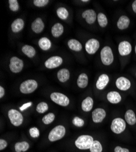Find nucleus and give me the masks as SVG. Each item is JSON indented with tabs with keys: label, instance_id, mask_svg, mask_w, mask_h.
<instances>
[{
	"label": "nucleus",
	"instance_id": "f3484780",
	"mask_svg": "<svg viewBox=\"0 0 136 152\" xmlns=\"http://www.w3.org/2000/svg\"><path fill=\"white\" fill-rule=\"evenodd\" d=\"M45 28V24L40 18H37L31 24V29L35 34L41 33Z\"/></svg>",
	"mask_w": 136,
	"mask_h": 152
},
{
	"label": "nucleus",
	"instance_id": "9d476101",
	"mask_svg": "<svg viewBox=\"0 0 136 152\" xmlns=\"http://www.w3.org/2000/svg\"><path fill=\"white\" fill-rule=\"evenodd\" d=\"M106 111L102 108H97L95 109L92 113V118L94 123H101L106 117Z\"/></svg>",
	"mask_w": 136,
	"mask_h": 152
},
{
	"label": "nucleus",
	"instance_id": "72a5a7b5",
	"mask_svg": "<svg viewBox=\"0 0 136 152\" xmlns=\"http://www.w3.org/2000/svg\"><path fill=\"white\" fill-rule=\"evenodd\" d=\"M9 6L10 10L13 12H17L20 9L17 0H9Z\"/></svg>",
	"mask_w": 136,
	"mask_h": 152
},
{
	"label": "nucleus",
	"instance_id": "37998d69",
	"mask_svg": "<svg viewBox=\"0 0 136 152\" xmlns=\"http://www.w3.org/2000/svg\"><path fill=\"white\" fill-rule=\"evenodd\" d=\"M82 2H84V3H87V2H89V0H82Z\"/></svg>",
	"mask_w": 136,
	"mask_h": 152
},
{
	"label": "nucleus",
	"instance_id": "1a4fd4ad",
	"mask_svg": "<svg viewBox=\"0 0 136 152\" xmlns=\"http://www.w3.org/2000/svg\"><path fill=\"white\" fill-rule=\"evenodd\" d=\"M100 47V43L97 39H90L85 45V49L86 52L89 54L93 55L95 54Z\"/></svg>",
	"mask_w": 136,
	"mask_h": 152
},
{
	"label": "nucleus",
	"instance_id": "423d86ee",
	"mask_svg": "<svg viewBox=\"0 0 136 152\" xmlns=\"http://www.w3.org/2000/svg\"><path fill=\"white\" fill-rule=\"evenodd\" d=\"M7 115L11 124L15 126H20L23 122L22 114L15 109H10L7 113Z\"/></svg>",
	"mask_w": 136,
	"mask_h": 152
},
{
	"label": "nucleus",
	"instance_id": "7c9ffc66",
	"mask_svg": "<svg viewBox=\"0 0 136 152\" xmlns=\"http://www.w3.org/2000/svg\"><path fill=\"white\" fill-rule=\"evenodd\" d=\"M89 150L90 152H103V145L99 141L94 140Z\"/></svg>",
	"mask_w": 136,
	"mask_h": 152
},
{
	"label": "nucleus",
	"instance_id": "f704fd0d",
	"mask_svg": "<svg viewBox=\"0 0 136 152\" xmlns=\"http://www.w3.org/2000/svg\"><path fill=\"white\" fill-rule=\"evenodd\" d=\"M72 123L74 125L77 126V127H82L85 124L84 121L78 116L74 118V119L72 121Z\"/></svg>",
	"mask_w": 136,
	"mask_h": 152
},
{
	"label": "nucleus",
	"instance_id": "473e14b6",
	"mask_svg": "<svg viewBox=\"0 0 136 152\" xmlns=\"http://www.w3.org/2000/svg\"><path fill=\"white\" fill-rule=\"evenodd\" d=\"M49 107L47 103L45 102H41L39 103L36 107V111L39 114H43L48 110Z\"/></svg>",
	"mask_w": 136,
	"mask_h": 152
},
{
	"label": "nucleus",
	"instance_id": "58836bf2",
	"mask_svg": "<svg viewBox=\"0 0 136 152\" xmlns=\"http://www.w3.org/2000/svg\"><path fill=\"white\" fill-rule=\"evenodd\" d=\"M7 146V142L3 139H0V150H3Z\"/></svg>",
	"mask_w": 136,
	"mask_h": 152
},
{
	"label": "nucleus",
	"instance_id": "c9c22d12",
	"mask_svg": "<svg viewBox=\"0 0 136 152\" xmlns=\"http://www.w3.org/2000/svg\"><path fill=\"white\" fill-rule=\"evenodd\" d=\"M49 0H34L33 3L34 6L37 7H43L49 3Z\"/></svg>",
	"mask_w": 136,
	"mask_h": 152
},
{
	"label": "nucleus",
	"instance_id": "5701e85b",
	"mask_svg": "<svg viewBox=\"0 0 136 152\" xmlns=\"http://www.w3.org/2000/svg\"><path fill=\"white\" fill-rule=\"evenodd\" d=\"M64 33V26L63 25L57 23L53 25L51 28V34L55 38H58L60 37Z\"/></svg>",
	"mask_w": 136,
	"mask_h": 152
},
{
	"label": "nucleus",
	"instance_id": "2eb2a0df",
	"mask_svg": "<svg viewBox=\"0 0 136 152\" xmlns=\"http://www.w3.org/2000/svg\"><path fill=\"white\" fill-rule=\"evenodd\" d=\"M110 79L109 75L106 74H102L99 76V77L96 82V88L98 90H103L104 88L107 86Z\"/></svg>",
	"mask_w": 136,
	"mask_h": 152
},
{
	"label": "nucleus",
	"instance_id": "6e6552de",
	"mask_svg": "<svg viewBox=\"0 0 136 152\" xmlns=\"http://www.w3.org/2000/svg\"><path fill=\"white\" fill-rule=\"evenodd\" d=\"M24 67L23 61L17 57H12L10 60L9 69L14 73L20 72Z\"/></svg>",
	"mask_w": 136,
	"mask_h": 152
},
{
	"label": "nucleus",
	"instance_id": "6ab92c4d",
	"mask_svg": "<svg viewBox=\"0 0 136 152\" xmlns=\"http://www.w3.org/2000/svg\"><path fill=\"white\" fill-rule=\"evenodd\" d=\"M24 26V21L21 18H17L12 22L11 24V29L14 33L20 32Z\"/></svg>",
	"mask_w": 136,
	"mask_h": 152
},
{
	"label": "nucleus",
	"instance_id": "ddd939ff",
	"mask_svg": "<svg viewBox=\"0 0 136 152\" xmlns=\"http://www.w3.org/2000/svg\"><path fill=\"white\" fill-rule=\"evenodd\" d=\"M132 45L128 41L121 42L118 46V53L121 56H126L129 55L132 52Z\"/></svg>",
	"mask_w": 136,
	"mask_h": 152
},
{
	"label": "nucleus",
	"instance_id": "a19ab883",
	"mask_svg": "<svg viewBox=\"0 0 136 152\" xmlns=\"http://www.w3.org/2000/svg\"><path fill=\"white\" fill-rule=\"evenodd\" d=\"M5 94V90H4V88L1 86H0V98L2 99L4 96Z\"/></svg>",
	"mask_w": 136,
	"mask_h": 152
},
{
	"label": "nucleus",
	"instance_id": "a878e982",
	"mask_svg": "<svg viewBox=\"0 0 136 152\" xmlns=\"http://www.w3.org/2000/svg\"><path fill=\"white\" fill-rule=\"evenodd\" d=\"M68 48L74 51L79 52L82 49V46L81 43L76 39H70L68 42Z\"/></svg>",
	"mask_w": 136,
	"mask_h": 152
},
{
	"label": "nucleus",
	"instance_id": "aec40b11",
	"mask_svg": "<svg viewBox=\"0 0 136 152\" xmlns=\"http://www.w3.org/2000/svg\"><path fill=\"white\" fill-rule=\"evenodd\" d=\"M125 119L126 122L131 125H134L136 124L135 113L132 110H128L125 113Z\"/></svg>",
	"mask_w": 136,
	"mask_h": 152
},
{
	"label": "nucleus",
	"instance_id": "c85d7f7f",
	"mask_svg": "<svg viewBox=\"0 0 136 152\" xmlns=\"http://www.w3.org/2000/svg\"><path fill=\"white\" fill-rule=\"evenodd\" d=\"M97 20L98 24L102 28H106L108 24V20L106 15L103 12H99L97 15Z\"/></svg>",
	"mask_w": 136,
	"mask_h": 152
},
{
	"label": "nucleus",
	"instance_id": "7ed1b4c3",
	"mask_svg": "<svg viewBox=\"0 0 136 152\" xmlns=\"http://www.w3.org/2000/svg\"><path fill=\"white\" fill-rule=\"evenodd\" d=\"M66 129L64 125H59L56 126L49 132L48 139L50 142H55L62 139L65 135Z\"/></svg>",
	"mask_w": 136,
	"mask_h": 152
},
{
	"label": "nucleus",
	"instance_id": "ea45409f",
	"mask_svg": "<svg viewBox=\"0 0 136 152\" xmlns=\"http://www.w3.org/2000/svg\"><path fill=\"white\" fill-rule=\"evenodd\" d=\"M31 105H32V102H28V103H26V104H23L21 107H20V110L21 111L25 110L27 109L28 107H29Z\"/></svg>",
	"mask_w": 136,
	"mask_h": 152
},
{
	"label": "nucleus",
	"instance_id": "393cba45",
	"mask_svg": "<svg viewBox=\"0 0 136 152\" xmlns=\"http://www.w3.org/2000/svg\"><path fill=\"white\" fill-rule=\"evenodd\" d=\"M38 45L40 48L42 50H45V51L50 49L52 45L51 42L49 39H48L47 37H42L41 39L39 40Z\"/></svg>",
	"mask_w": 136,
	"mask_h": 152
},
{
	"label": "nucleus",
	"instance_id": "4c0bfd02",
	"mask_svg": "<svg viewBox=\"0 0 136 152\" xmlns=\"http://www.w3.org/2000/svg\"><path fill=\"white\" fill-rule=\"evenodd\" d=\"M114 152H130V151L128 148H123L121 146H116L114 148Z\"/></svg>",
	"mask_w": 136,
	"mask_h": 152
},
{
	"label": "nucleus",
	"instance_id": "c756f323",
	"mask_svg": "<svg viewBox=\"0 0 136 152\" xmlns=\"http://www.w3.org/2000/svg\"><path fill=\"white\" fill-rule=\"evenodd\" d=\"M56 14H57L58 17L62 20H67L69 15L68 11L64 7H59L56 10Z\"/></svg>",
	"mask_w": 136,
	"mask_h": 152
},
{
	"label": "nucleus",
	"instance_id": "79ce46f5",
	"mask_svg": "<svg viewBox=\"0 0 136 152\" xmlns=\"http://www.w3.org/2000/svg\"><path fill=\"white\" fill-rule=\"evenodd\" d=\"M132 9L135 14H136V0L133 1L132 4Z\"/></svg>",
	"mask_w": 136,
	"mask_h": 152
},
{
	"label": "nucleus",
	"instance_id": "c03bdc74",
	"mask_svg": "<svg viewBox=\"0 0 136 152\" xmlns=\"http://www.w3.org/2000/svg\"><path fill=\"white\" fill-rule=\"evenodd\" d=\"M135 54H136V45H135Z\"/></svg>",
	"mask_w": 136,
	"mask_h": 152
},
{
	"label": "nucleus",
	"instance_id": "f03ea898",
	"mask_svg": "<svg viewBox=\"0 0 136 152\" xmlns=\"http://www.w3.org/2000/svg\"><path fill=\"white\" fill-rule=\"evenodd\" d=\"M100 58L103 64L105 66H110L113 63L114 56L112 49L109 46L103 48L100 52Z\"/></svg>",
	"mask_w": 136,
	"mask_h": 152
},
{
	"label": "nucleus",
	"instance_id": "dca6fc26",
	"mask_svg": "<svg viewBox=\"0 0 136 152\" xmlns=\"http://www.w3.org/2000/svg\"><path fill=\"white\" fill-rule=\"evenodd\" d=\"M106 98L108 102L112 104H117L120 103L122 100V97L121 94L116 91H109L107 94Z\"/></svg>",
	"mask_w": 136,
	"mask_h": 152
},
{
	"label": "nucleus",
	"instance_id": "a18cd8bd",
	"mask_svg": "<svg viewBox=\"0 0 136 152\" xmlns=\"http://www.w3.org/2000/svg\"><path fill=\"white\" fill-rule=\"evenodd\" d=\"M135 77H136V72H135Z\"/></svg>",
	"mask_w": 136,
	"mask_h": 152
},
{
	"label": "nucleus",
	"instance_id": "2f4dec72",
	"mask_svg": "<svg viewBox=\"0 0 136 152\" xmlns=\"http://www.w3.org/2000/svg\"><path fill=\"white\" fill-rule=\"evenodd\" d=\"M55 119V115L53 113H49L42 118V122L45 125L51 124Z\"/></svg>",
	"mask_w": 136,
	"mask_h": 152
},
{
	"label": "nucleus",
	"instance_id": "f8f14e48",
	"mask_svg": "<svg viewBox=\"0 0 136 152\" xmlns=\"http://www.w3.org/2000/svg\"><path fill=\"white\" fill-rule=\"evenodd\" d=\"M115 85L120 91H126L129 90V88L131 87V82L128 78L121 76L117 79Z\"/></svg>",
	"mask_w": 136,
	"mask_h": 152
},
{
	"label": "nucleus",
	"instance_id": "4468645a",
	"mask_svg": "<svg viewBox=\"0 0 136 152\" xmlns=\"http://www.w3.org/2000/svg\"><path fill=\"white\" fill-rule=\"evenodd\" d=\"M82 17L85 19L86 23L89 24H93L96 20L97 15L96 12L93 9H87L84 11L82 14Z\"/></svg>",
	"mask_w": 136,
	"mask_h": 152
},
{
	"label": "nucleus",
	"instance_id": "0eeeda50",
	"mask_svg": "<svg viewBox=\"0 0 136 152\" xmlns=\"http://www.w3.org/2000/svg\"><path fill=\"white\" fill-rule=\"evenodd\" d=\"M50 99L55 104L62 107H67L70 104V99L66 95L60 93H52L50 95Z\"/></svg>",
	"mask_w": 136,
	"mask_h": 152
},
{
	"label": "nucleus",
	"instance_id": "cd10ccee",
	"mask_svg": "<svg viewBox=\"0 0 136 152\" xmlns=\"http://www.w3.org/2000/svg\"><path fill=\"white\" fill-rule=\"evenodd\" d=\"M14 148L16 152H25L29 148V144L26 141L18 142L15 144Z\"/></svg>",
	"mask_w": 136,
	"mask_h": 152
},
{
	"label": "nucleus",
	"instance_id": "39448f33",
	"mask_svg": "<svg viewBox=\"0 0 136 152\" xmlns=\"http://www.w3.org/2000/svg\"><path fill=\"white\" fill-rule=\"evenodd\" d=\"M126 129V123L125 120L121 118H116L113 119L110 125V130L114 133L120 134Z\"/></svg>",
	"mask_w": 136,
	"mask_h": 152
},
{
	"label": "nucleus",
	"instance_id": "4be33fe9",
	"mask_svg": "<svg viewBox=\"0 0 136 152\" xmlns=\"http://www.w3.org/2000/svg\"><path fill=\"white\" fill-rule=\"evenodd\" d=\"M93 107V100L91 97H87L83 100L81 104V108L84 112H89Z\"/></svg>",
	"mask_w": 136,
	"mask_h": 152
},
{
	"label": "nucleus",
	"instance_id": "9b49d317",
	"mask_svg": "<svg viewBox=\"0 0 136 152\" xmlns=\"http://www.w3.org/2000/svg\"><path fill=\"white\" fill-rule=\"evenodd\" d=\"M63 63V59L60 56H53L47 59L45 62V66L48 69H54L60 66Z\"/></svg>",
	"mask_w": 136,
	"mask_h": 152
},
{
	"label": "nucleus",
	"instance_id": "f257e3e1",
	"mask_svg": "<svg viewBox=\"0 0 136 152\" xmlns=\"http://www.w3.org/2000/svg\"><path fill=\"white\" fill-rule=\"evenodd\" d=\"M94 141L93 137L87 134H83L79 136L75 142V146L79 150H89Z\"/></svg>",
	"mask_w": 136,
	"mask_h": 152
},
{
	"label": "nucleus",
	"instance_id": "20e7f679",
	"mask_svg": "<svg viewBox=\"0 0 136 152\" xmlns=\"http://www.w3.org/2000/svg\"><path fill=\"white\" fill-rule=\"evenodd\" d=\"M38 88V83L33 79L26 80L22 82L20 86V91L24 94H31L34 92Z\"/></svg>",
	"mask_w": 136,
	"mask_h": 152
},
{
	"label": "nucleus",
	"instance_id": "bb28decb",
	"mask_svg": "<svg viewBox=\"0 0 136 152\" xmlns=\"http://www.w3.org/2000/svg\"><path fill=\"white\" fill-rule=\"evenodd\" d=\"M21 50L24 54H25L29 58H32L35 56L36 50L34 47L30 45H26L22 47Z\"/></svg>",
	"mask_w": 136,
	"mask_h": 152
},
{
	"label": "nucleus",
	"instance_id": "412c9836",
	"mask_svg": "<svg viewBox=\"0 0 136 152\" xmlns=\"http://www.w3.org/2000/svg\"><path fill=\"white\" fill-rule=\"evenodd\" d=\"M57 77L58 80L62 82V83H65L67 82L70 77V74L68 69L63 68L60 69L57 74Z\"/></svg>",
	"mask_w": 136,
	"mask_h": 152
},
{
	"label": "nucleus",
	"instance_id": "e433bc0d",
	"mask_svg": "<svg viewBox=\"0 0 136 152\" xmlns=\"http://www.w3.org/2000/svg\"><path fill=\"white\" fill-rule=\"evenodd\" d=\"M29 133L30 136L33 138H37L40 136V131L38 128L32 127L29 129Z\"/></svg>",
	"mask_w": 136,
	"mask_h": 152
},
{
	"label": "nucleus",
	"instance_id": "a211bd4d",
	"mask_svg": "<svg viewBox=\"0 0 136 152\" xmlns=\"http://www.w3.org/2000/svg\"><path fill=\"white\" fill-rule=\"evenodd\" d=\"M130 23L131 21L128 17L126 15H121L117 21V26L120 30H125L129 28Z\"/></svg>",
	"mask_w": 136,
	"mask_h": 152
},
{
	"label": "nucleus",
	"instance_id": "b1692460",
	"mask_svg": "<svg viewBox=\"0 0 136 152\" xmlns=\"http://www.w3.org/2000/svg\"><path fill=\"white\" fill-rule=\"evenodd\" d=\"M89 83V77L85 73H81L77 79V85L80 88H85Z\"/></svg>",
	"mask_w": 136,
	"mask_h": 152
}]
</instances>
